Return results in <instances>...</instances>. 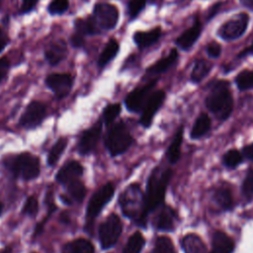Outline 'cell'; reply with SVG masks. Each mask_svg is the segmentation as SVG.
<instances>
[{
	"label": "cell",
	"mask_w": 253,
	"mask_h": 253,
	"mask_svg": "<svg viewBox=\"0 0 253 253\" xmlns=\"http://www.w3.org/2000/svg\"><path fill=\"white\" fill-rule=\"evenodd\" d=\"M120 206L123 213L132 219L140 226L146 223L147 211L145 206V196L138 185H129L120 197Z\"/></svg>",
	"instance_id": "cell-1"
},
{
	"label": "cell",
	"mask_w": 253,
	"mask_h": 253,
	"mask_svg": "<svg viewBox=\"0 0 253 253\" xmlns=\"http://www.w3.org/2000/svg\"><path fill=\"white\" fill-rule=\"evenodd\" d=\"M229 83L224 80H218L211 86L207 98V108L220 121L226 120L233 108V99L229 88Z\"/></svg>",
	"instance_id": "cell-2"
},
{
	"label": "cell",
	"mask_w": 253,
	"mask_h": 253,
	"mask_svg": "<svg viewBox=\"0 0 253 253\" xmlns=\"http://www.w3.org/2000/svg\"><path fill=\"white\" fill-rule=\"evenodd\" d=\"M172 175L171 170H160L156 168L152 171L147 181L145 195V206L147 212L156 210L163 202L167 185Z\"/></svg>",
	"instance_id": "cell-3"
},
{
	"label": "cell",
	"mask_w": 253,
	"mask_h": 253,
	"mask_svg": "<svg viewBox=\"0 0 253 253\" xmlns=\"http://www.w3.org/2000/svg\"><path fill=\"white\" fill-rule=\"evenodd\" d=\"M6 167L12 172L15 177L24 180H32L40 174L39 158L31 153H22L10 157L5 161Z\"/></svg>",
	"instance_id": "cell-4"
},
{
	"label": "cell",
	"mask_w": 253,
	"mask_h": 253,
	"mask_svg": "<svg viewBox=\"0 0 253 253\" xmlns=\"http://www.w3.org/2000/svg\"><path fill=\"white\" fill-rule=\"evenodd\" d=\"M132 138L126 125L123 122L115 125L108 132L106 146L112 156L124 153L131 144Z\"/></svg>",
	"instance_id": "cell-5"
},
{
	"label": "cell",
	"mask_w": 253,
	"mask_h": 253,
	"mask_svg": "<svg viewBox=\"0 0 253 253\" xmlns=\"http://www.w3.org/2000/svg\"><path fill=\"white\" fill-rule=\"evenodd\" d=\"M249 15L244 12L237 13L223 22L217 29V36L225 42L239 39L246 32L249 25Z\"/></svg>",
	"instance_id": "cell-6"
},
{
	"label": "cell",
	"mask_w": 253,
	"mask_h": 253,
	"mask_svg": "<svg viewBox=\"0 0 253 253\" xmlns=\"http://www.w3.org/2000/svg\"><path fill=\"white\" fill-rule=\"evenodd\" d=\"M115 189L112 183H107L101 187L90 199L87 211H86V220L87 226H92L94 219L101 212L102 209L109 203L114 195Z\"/></svg>",
	"instance_id": "cell-7"
},
{
	"label": "cell",
	"mask_w": 253,
	"mask_h": 253,
	"mask_svg": "<svg viewBox=\"0 0 253 253\" xmlns=\"http://www.w3.org/2000/svg\"><path fill=\"white\" fill-rule=\"evenodd\" d=\"M122 229L123 226L120 217L116 214L109 215L99 228V238L102 247L109 249L114 246L121 235Z\"/></svg>",
	"instance_id": "cell-8"
},
{
	"label": "cell",
	"mask_w": 253,
	"mask_h": 253,
	"mask_svg": "<svg viewBox=\"0 0 253 253\" xmlns=\"http://www.w3.org/2000/svg\"><path fill=\"white\" fill-rule=\"evenodd\" d=\"M92 16L101 31H110L116 28L120 14L115 5L110 3H98L94 7Z\"/></svg>",
	"instance_id": "cell-9"
},
{
	"label": "cell",
	"mask_w": 253,
	"mask_h": 253,
	"mask_svg": "<svg viewBox=\"0 0 253 253\" xmlns=\"http://www.w3.org/2000/svg\"><path fill=\"white\" fill-rule=\"evenodd\" d=\"M155 84L156 80H153L141 87H137L134 90H132L125 100L126 109L130 112L140 111L144 107L148 97L150 96L149 94L153 87L155 86Z\"/></svg>",
	"instance_id": "cell-10"
},
{
	"label": "cell",
	"mask_w": 253,
	"mask_h": 253,
	"mask_svg": "<svg viewBox=\"0 0 253 253\" xmlns=\"http://www.w3.org/2000/svg\"><path fill=\"white\" fill-rule=\"evenodd\" d=\"M46 109L44 104L39 101L31 102L20 119V125L26 128L38 126L45 117Z\"/></svg>",
	"instance_id": "cell-11"
},
{
	"label": "cell",
	"mask_w": 253,
	"mask_h": 253,
	"mask_svg": "<svg viewBox=\"0 0 253 253\" xmlns=\"http://www.w3.org/2000/svg\"><path fill=\"white\" fill-rule=\"evenodd\" d=\"M45 84L56 98L62 99L69 94L73 85V78L67 73H53L45 78Z\"/></svg>",
	"instance_id": "cell-12"
},
{
	"label": "cell",
	"mask_w": 253,
	"mask_h": 253,
	"mask_svg": "<svg viewBox=\"0 0 253 253\" xmlns=\"http://www.w3.org/2000/svg\"><path fill=\"white\" fill-rule=\"evenodd\" d=\"M164 99H165V92L162 90L155 91L148 97L140 117V124L143 126L146 127L150 126L154 115L163 104Z\"/></svg>",
	"instance_id": "cell-13"
},
{
	"label": "cell",
	"mask_w": 253,
	"mask_h": 253,
	"mask_svg": "<svg viewBox=\"0 0 253 253\" xmlns=\"http://www.w3.org/2000/svg\"><path fill=\"white\" fill-rule=\"evenodd\" d=\"M101 131H102V124L101 122H98L96 125H94L92 127L87 129L81 135L77 145L78 152L81 155H87L88 153L92 152L95 149L99 141Z\"/></svg>",
	"instance_id": "cell-14"
},
{
	"label": "cell",
	"mask_w": 253,
	"mask_h": 253,
	"mask_svg": "<svg viewBox=\"0 0 253 253\" xmlns=\"http://www.w3.org/2000/svg\"><path fill=\"white\" fill-rule=\"evenodd\" d=\"M202 24L200 20L197 18L195 23L192 27L187 29L185 32H183L175 41V44L180 47L182 50H189L195 42L199 40L201 34H202Z\"/></svg>",
	"instance_id": "cell-15"
},
{
	"label": "cell",
	"mask_w": 253,
	"mask_h": 253,
	"mask_svg": "<svg viewBox=\"0 0 253 253\" xmlns=\"http://www.w3.org/2000/svg\"><path fill=\"white\" fill-rule=\"evenodd\" d=\"M67 53L66 42L63 40H57L46 46L44 50V58L49 65L55 66L66 58Z\"/></svg>",
	"instance_id": "cell-16"
},
{
	"label": "cell",
	"mask_w": 253,
	"mask_h": 253,
	"mask_svg": "<svg viewBox=\"0 0 253 253\" xmlns=\"http://www.w3.org/2000/svg\"><path fill=\"white\" fill-rule=\"evenodd\" d=\"M178 55L179 54H178L177 49L172 48L166 56L160 58L159 60H157L155 63H153L151 66H149L146 69L147 75L153 76V75H158V74H161L163 72H166L177 61Z\"/></svg>",
	"instance_id": "cell-17"
},
{
	"label": "cell",
	"mask_w": 253,
	"mask_h": 253,
	"mask_svg": "<svg viewBox=\"0 0 253 253\" xmlns=\"http://www.w3.org/2000/svg\"><path fill=\"white\" fill-rule=\"evenodd\" d=\"M83 173V167L77 161H70L65 164L56 174V180L61 184H68L69 182L78 179Z\"/></svg>",
	"instance_id": "cell-18"
},
{
	"label": "cell",
	"mask_w": 253,
	"mask_h": 253,
	"mask_svg": "<svg viewBox=\"0 0 253 253\" xmlns=\"http://www.w3.org/2000/svg\"><path fill=\"white\" fill-rule=\"evenodd\" d=\"M161 37V29L159 27L147 32L137 31L133 34V42L139 48H146L158 42Z\"/></svg>",
	"instance_id": "cell-19"
},
{
	"label": "cell",
	"mask_w": 253,
	"mask_h": 253,
	"mask_svg": "<svg viewBox=\"0 0 253 253\" xmlns=\"http://www.w3.org/2000/svg\"><path fill=\"white\" fill-rule=\"evenodd\" d=\"M176 217L177 215L174 210H172L169 207H163L158 212V214L156 215V218L154 221L155 227L163 231L172 230L175 226Z\"/></svg>",
	"instance_id": "cell-20"
},
{
	"label": "cell",
	"mask_w": 253,
	"mask_h": 253,
	"mask_svg": "<svg viewBox=\"0 0 253 253\" xmlns=\"http://www.w3.org/2000/svg\"><path fill=\"white\" fill-rule=\"evenodd\" d=\"M234 249L232 239L222 231H216L212 236L211 253H231Z\"/></svg>",
	"instance_id": "cell-21"
},
{
	"label": "cell",
	"mask_w": 253,
	"mask_h": 253,
	"mask_svg": "<svg viewBox=\"0 0 253 253\" xmlns=\"http://www.w3.org/2000/svg\"><path fill=\"white\" fill-rule=\"evenodd\" d=\"M74 29H75V33H78L84 37L97 35L101 31L93 16H89L85 19L80 18L75 20Z\"/></svg>",
	"instance_id": "cell-22"
},
{
	"label": "cell",
	"mask_w": 253,
	"mask_h": 253,
	"mask_svg": "<svg viewBox=\"0 0 253 253\" xmlns=\"http://www.w3.org/2000/svg\"><path fill=\"white\" fill-rule=\"evenodd\" d=\"M181 246L185 253H206L207 248L203 240L194 233L185 235L181 240Z\"/></svg>",
	"instance_id": "cell-23"
},
{
	"label": "cell",
	"mask_w": 253,
	"mask_h": 253,
	"mask_svg": "<svg viewBox=\"0 0 253 253\" xmlns=\"http://www.w3.org/2000/svg\"><path fill=\"white\" fill-rule=\"evenodd\" d=\"M93 244L84 238H78L66 243L61 250V253H94Z\"/></svg>",
	"instance_id": "cell-24"
},
{
	"label": "cell",
	"mask_w": 253,
	"mask_h": 253,
	"mask_svg": "<svg viewBox=\"0 0 253 253\" xmlns=\"http://www.w3.org/2000/svg\"><path fill=\"white\" fill-rule=\"evenodd\" d=\"M120 50V44L115 39H111L98 58V66L100 68L105 67L110 61H112Z\"/></svg>",
	"instance_id": "cell-25"
},
{
	"label": "cell",
	"mask_w": 253,
	"mask_h": 253,
	"mask_svg": "<svg viewBox=\"0 0 253 253\" xmlns=\"http://www.w3.org/2000/svg\"><path fill=\"white\" fill-rule=\"evenodd\" d=\"M211 63H210L209 61H207L206 59H198L196 60L191 75H190V79L193 83H200L201 81H203L211 72Z\"/></svg>",
	"instance_id": "cell-26"
},
{
	"label": "cell",
	"mask_w": 253,
	"mask_h": 253,
	"mask_svg": "<svg viewBox=\"0 0 253 253\" xmlns=\"http://www.w3.org/2000/svg\"><path fill=\"white\" fill-rule=\"evenodd\" d=\"M211 127V119L207 114H202L198 119L196 120L192 131H191V137L193 139H198L204 136Z\"/></svg>",
	"instance_id": "cell-27"
},
{
	"label": "cell",
	"mask_w": 253,
	"mask_h": 253,
	"mask_svg": "<svg viewBox=\"0 0 253 253\" xmlns=\"http://www.w3.org/2000/svg\"><path fill=\"white\" fill-rule=\"evenodd\" d=\"M182 141H183V127H180L176 135L174 136V139L167 151V157L170 163H176L180 158Z\"/></svg>",
	"instance_id": "cell-28"
},
{
	"label": "cell",
	"mask_w": 253,
	"mask_h": 253,
	"mask_svg": "<svg viewBox=\"0 0 253 253\" xmlns=\"http://www.w3.org/2000/svg\"><path fill=\"white\" fill-rule=\"evenodd\" d=\"M144 237L140 232H134L127 240L123 253H140L144 246Z\"/></svg>",
	"instance_id": "cell-29"
},
{
	"label": "cell",
	"mask_w": 253,
	"mask_h": 253,
	"mask_svg": "<svg viewBox=\"0 0 253 253\" xmlns=\"http://www.w3.org/2000/svg\"><path fill=\"white\" fill-rule=\"evenodd\" d=\"M67 185V191L69 196L76 202H81L86 195V188L84 184L78 179L69 182Z\"/></svg>",
	"instance_id": "cell-30"
},
{
	"label": "cell",
	"mask_w": 253,
	"mask_h": 253,
	"mask_svg": "<svg viewBox=\"0 0 253 253\" xmlns=\"http://www.w3.org/2000/svg\"><path fill=\"white\" fill-rule=\"evenodd\" d=\"M236 86L240 91L253 89V70H242L235 77Z\"/></svg>",
	"instance_id": "cell-31"
},
{
	"label": "cell",
	"mask_w": 253,
	"mask_h": 253,
	"mask_svg": "<svg viewBox=\"0 0 253 253\" xmlns=\"http://www.w3.org/2000/svg\"><path fill=\"white\" fill-rule=\"evenodd\" d=\"M214 202L215 204L223 210H227L231 207L232 204V197L231 193L226 188H218L214 192Z\"/></svg>",
	"instance_id": "cell-32"
},
{
	"label": "cell",
	"mask_w": 253,
	"mask_h": 253,
	"mask_svg": "<svg viewBox=\"0 0 253 253\" xmlns=\"http://www.w3.org/2000/svg\"><path fill=\"white\" fill-rule=\"evenodd\" d=\"M66 145H67V140L65 138H60L56 141V143L52 146V148L50 149V151L48 153V156H47L48 165L51 166L57 162V160L61 156L62 152L64 151Z\"/></svg>",
	"instance_id": "cell-33"
},
{
	"label": "cell",
	"mask_w": 253,
	"mask_h": 253,
	"mask_svg": "<svg viewBox=\"0 0 253 253\" xmlns=\"http://www.w3.org/2000/svg\"><path fill=\"white\" fill-rule=\"evenodd\" d=\"M153 253H175L171 239L166 236L158 237L154 244Z\"/></svg>",
	"instance_id": "cell-34"
},
{
	"label": "cell",
	"mask_w": 253,
	"mask_h": 253,
	"mask_svg": "<svg viewBox=\"0 0 253 253\" xmlns=\"http://www.w3.org/2000/svg\"><path fill=\"white\" fill-rule=\"evenodd\" d=\"M223 164L228 167V168H235L237 167L241 161H242V155L240 154V152L236 149H231L228 150L222 158Z\"/></svg>",
	"instance_id": "cell-35"
},
{
	"label": "cell",
	"mask_w": 253,
	"mask_h": 253,
	"mask_svg": "<svg viewBox=\"0 0 253 253\" xmlns=\"http://www.w3.org/2000/svg\"><path fill=\"white\" fill-rule=\"evenodd\" d=\"M69 1L68 0H52L48 6L47 11L50 15H61L68 10Z\"/></svg>",
	"instance_id": "cell-36"
},
{
	"label": "cell",
	"mask_w": 253,
	"mask_h": 253,
	"mask_svg": "<svg viewBox=\"0 0 253 253\" xmlns=\"http://www.w3.org/2000/svg\"><path fill=\"white\" fill-rule=\"evenodd\" d=\"M121 113V105L120 104H111L104 109L103 112V121L105 124H111Z\"/></svg>",
	"instance_id": "cell-37"
},
{
	"label": "cell",
	"mask_w": 253,
	"mask_h": 253,
	"mask_svg": "<svg viewBox=\"0 0 253 253\" xmlns=\"http://www.w3.org/2000/svg\"><path fill=\"white\" fill-rule=\"evenodd\" d=\"M147 0H129L127 4V14L132 20L136 18L144 9Z\"/></svg>",
	"instance_id": "cell-38"
},
{
	"label": "cell",
	"mask_w": 253,
	"mask_h": 253,
	"mask_svg": "<svg viewBox=\"0 0 253 253\" xmlns=\"http://www.w3.org/2000/svg\"><path fill=\"white\" fill-rule=\"evenodd\" d=\"M242 194L247 200H250L253 197V169H249L244 178L242 184Z\"/></svg>",
	"instance_id": "cell-39"
},
{
	"label": "cell",
	"mask_w": 253,
	"mask_h": 253,
	"mask_svg": "<svg viewBox=\"0 0 253 253\" xmlns=\"http://www.w3.org/2000/svg\"><path fill=\"white\" fill-rule=\"evenodd\" d=\"M38 210H39V204L38 201L35 197H29L23 207V213L34 216L38 213Z\"/></svg>",
	"instance_id": "cell-40"
},
{
	"label": "cell",
	"mask_w": 253,
	"mask_h": 253,
	"mask_svg": "<svg viewBox=\"0 0 253 253\" xmlns=\"http://www.w3.org/2000/svg\"><path fill=\"white\" fill-rule=\"evenodd\" d=\"M206 52L210 57L217 58L221 53V46L216 42H211L206 46Z\"/></svg>",
	"instance_id": "cell-41"
},
{
	"label": "cell",
	"mask_w": 253,
	"mask_h": 253,
	"mask_svg": "<svg viewBox=\"0 0 253 253\" xmlns=\"http://www.w3.org/2000/svg\"><path fill=\"white\" fill-rule=\"evenodd\" d=\"M9 68H10V61L8 60V58L1 57L0 58V83L6 77Z\"/></svg>",
	"instance_id": "cell-42"
},
{
	"label": "cell",
	"mask_w": 253,
	"mask_h": 253,
	"mask_svg": "<svg viewBox=\"0 0 253 253\" xmlns=\"http://www.w3.org/2000/svg\"><path fill=\"white\" fill-rule=\"evenodd\" d=\"M39 0H22L21 5V14H27L31 12L35 6L38 4Z\"/></svg>",
	"instance_id": "cell-43"
},
{
	"label": "cell",
	"mask_w": 253,
	"mask_h": 253,
	"mask_svg": "<svg viewBox=\"0 0 253 253\" xmlns=\"http://www.w3.org/2000/svg\"><path fill=\"white\" fill-rule=\"evenodd\" d=\"M70 43L73 47H82L85 43L84 36H82L78 33H74L70 38Z\"/></svg>",
	"instance_id": "cell-44"
},
{
	"label": "cell",
	"mask_w": 253,
	"mask_h": 253,
	"mask_svg": "<svg viewBox=\"0 0 253 253\" xmlns=\"http://www.w3.org/2000/svg\"><path fill=\"white\" fill-rule=\"evenodd\" d=\"M10 40L7 36V34L0 28V52L5 49V47L8 45Z\"/></svg>",
	"instance_id": "cell-45"
},
{
	"label": "cell",
	"mask_w": 253,
	"mask_h": 253,
	"mask_svg": "<svg viewBox=\"0 0 253 253\" xmlns=\"http://www.w3.org/2000/svg\"><path fill=\"white\" fill-rule=\"evenodd\" d=\"M248 55H252L253 56V41L251 42V44L249 46H247L246 48H244L242 51H240L237 55L238 58H243V57H246Z\"/></svg>",
	"instance_id": "cell-46"
},
{
	"label": "cell",
	"mask_w": 253,
	"mask_h": 253,
	"mask_svg": "<svg viewBox=\"0 0 253 253\" xmlns=\"http://www.w3.org/2000/svg\"><path fill=\"white\" fill-rule=\"evenodd\" d=\"M243 152H244V155L250 159V160H253V143L247 145L244 147L243 149Z\"/></svg>",
	"instance_id": "cell-47"
},
{
	"label": "cell",
	"mask_w": 253,
	"mask_h": 253,
	"mask_svg": "<svg viewBox=\"0 0 253 253\" xmlns=\"http://www.w3.org/2000/svg\"><path fill=\"white\" fill-rule=\"evenodd\" d=\"M219 5H220V3H216V4H214V6H212V7L210 9L209 14H208V20H210V19H211L212 17H214V15L217 13V11H218V9H219Z\"/></svg>",
	"instance_id": "cell-48"
},
{
	"label": "cell",
	"mask_w": 253,
	"mask_h": 253,
	"mask_svg": "<svg viewBox=\"0 0 253 253\" xmlns=\"http://www.w3.org/2000/svg\"><path fill=\"white\" fill-rule=\"evenodd\" d=\"M240 2L242 5L246 7H249V8L253 7V0H240Z\"/></svg>",
	"instance_id": "cell-49"
},
{
	"label": "cell",
	"mask_w": 253,
	"mask_h": 253,
	"mask_svg": "<svg viewBox=\"0 0 253 253\" xmlns=\"http://www.w3.org/2000/svg\"><path fill=\"white\" fill-rule=\"evenodd\" d=\"M149 1H150V3H151V4H154V3H155L156 1H158V0H149Z\"/></svg>",
	"instance_id": "cell-50"
},
{
	"label": "cell",
	"mask_w": 253,
	"mask_h": 253,
	"mask_svg": "<svg viewBox=\"0 0 253 253\" xmlns=\"http://www.w3.org/2000/svg\"><path fill=\"white\" fill-rule=\"evenodd\" d=\"M2 209H3V206H2V204L0 203V213L2 212Z\"/></svg>",
	"instance_id": "cell-51"
}]
</instances>
